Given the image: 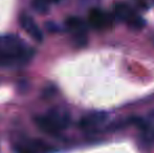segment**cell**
Masks as SVG:
<instances>
[{"instance_id": "1", "label": "cell", "mask_w": 154, "mask_h": 153, "mask_svg": "<svg viewBox=\"0 0 154 153\" xmlns=\"http://www.w3.org/2000/svg\"><path fill=\"white\" fill-rule=\"evenodd\" d=\"M34 49L13 34L0 35V67H18L29 63Z\"/></svg>"}, {"instance_id": "2", "label": "cell", "mask_w": 154, "mask_h": 153, "mask_svg": "<svg viewBox=\"0 0 154 153\" xmlns=\"http://www.w3.org/2000/svg\"><path fill=\"white\" fill-rule=\"evenodd\" d=\"M70 115L64 108L55 107L45 112L37 115L35 123L37 127L44 133L49 135H58L67 129L70 125Z\"/></svg>"}, {"instance_id": "3", "label": "cell", "mask_w": 154, "mask_h": 153, "mask_svg": "<svg viewBox=\"0 0 154 153\" xmlns=\"http://www.w3.org/2000/svg\"><path fill=\"white\" fill-rule=\"evenodd\" d=\"M14 150L15 153H53L55 148L43 139L23 137L16 142Z\"/></svg>"}, {"instance_id": "4", "label": "cell", "mask_w": 154, "mask_h": 153, "mask_svg": "<svg viewBox=\"0 0 154 153\" xmlns=\"http://www.w3.org/2000/svg\"><path fill=\"white\" fill-rule=\"evenodd\" d=\"M114 12H116V16L131 29L138 31L145 26V21L143 20L142 17L134 13L133 10L124 2L116 4Z\"/></svg>"}, {"instance_id": "5", "label": "cell", "mask_w": 154, "mask_h": 153, "mask_svg": "<svg viewBox=\"0 0 154 153\" xmlns=\"http://www.w3.org/2000/svg\"><path fill=\"white\" fill-rule=\"evenodd\" d=\"M88 22L95 29H105L112 25V17L100 8H92L88 14Z\"/></svg>"}, {"instance_id": "6", "label": "cell", "mask_w": 154, "mask_h": 153, "mask_svg": "<svg viewBox=\"0 0 154 153\" xmlns=\"http://www.w3.org/2000/svg\"><path fill=\"white\" fill-rule=\"evenodd\" d=\"M19 22H20L21 27H22L34 40H36L37 42H42L43 33L32 16H29V15H27V14H22L20 16V18H19Z\"/></svg>"}, {"instance_id": "7", "label": "cell", "mask_w": 154, "mask_h": 153, "mask_svg": "<svg viewBox=\"0 0 154 153\" xmlns=\"http://www.w3.org/2000/svg\"><path fill=\"white\" fill-rule=\"evenodd\" d=\"M66 25L69 31L73 34L75 42L79 45H84L86 43V27L83 20L78 17H69L66 20Z\"/></svg>"}, {"instance_id": "8", "label": "cell", "mask_w": 154, "mask_h": 153, "mask_svg": "<svg viewBox=\"0 0 154 153\" xmlns=\"http://www.w3.org/2000/svg\"><path fill=\"white\" fill-rule=\"evenodd\" d=\"M107 120V115L102 111H95V112L87 113L86 115L82 116L80 120V128L83 130H93L97 126L103 124Z\"/></svg>"}, {"instance_id": "9", "label": "cell", "mask_w": 154, "mask_h": 153, "mask_svg": "<svg viewBox=\"0 0 154 153\" xmlns=\"http://www.w3.org/2000/svg\"><path fill=\"white\" fill-rule=\"evenodd\" d=\"M51 3H53L51 0H32V8L37 13L45 14L48 12Z\"/></svg>"}, {"instance_id": "10", "label": "cell", "mask_w": 154, "mask_h": 153, "mask_svg": "<svg viewBox=\"0 0 154 153\" xmlns=\"http://www.w3.org/2000/svg\"><path fill=\"white\" fill-rule=\"evenodd\" d=\"M143 130H144V134L146 136V139L148 141L153 142L154 141V115L152 118H149L148 122L145 123L144 127H143Z\"/></svg>"}, {"instance_id": "11", "label": "cell", "mask_w": 154, "mask_h": 153, "mask_svg": "<svg viewBox=\"0 0 154 153\" xmlns=\"http://www.w3.org/2000/svg\"><path fill=\"white\" fill-rule=\"evenodd\" d=\"M61 0H51V2H54V3H58V2H60Z\"/></svg>"}]
</instances>
